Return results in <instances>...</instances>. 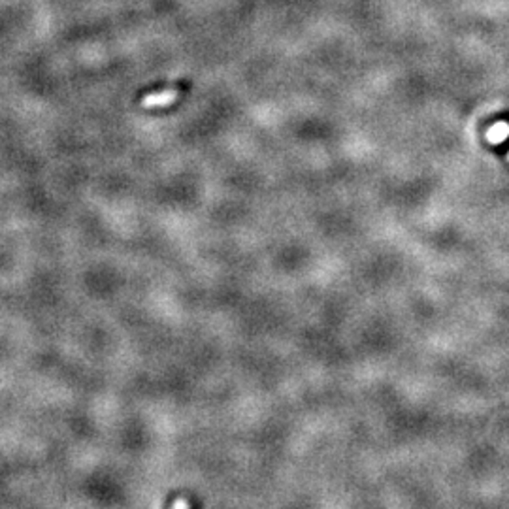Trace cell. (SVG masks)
Here are the masks:
<instances>
[{"label": "cell", "mask_w": 509, "mask_h": 509, "mask_svg": "<svg viewBox=\"0 0 509 509\" xmlns=\"http://www.w3.org/2000/svg\"><path fill=\"white\" fill-rule=\"evenodd\" d=\"M179 95L176 87H167V89H161V91H153L147 93L142 97V106L144 107H157V106H167L170 102H174Z\"/></svg>", "instance_id": "6da1fadb"}, {"label": "cell", "mask_w": 509, "mask_h": 509, "mask_svg": "<svg viewBox=\"0 0 509 509\" xmlns=\"http://www.w3.org/2000/svg\"><path fill=\"white\" fill-rule=\"evenodd\" d=\"M508 136H509V125L504 123V121H502V123L493 125L487 132V138L490 144H502Z\"/></svg>", "instance_id": "7a4b0ae2"}]
</instances>
